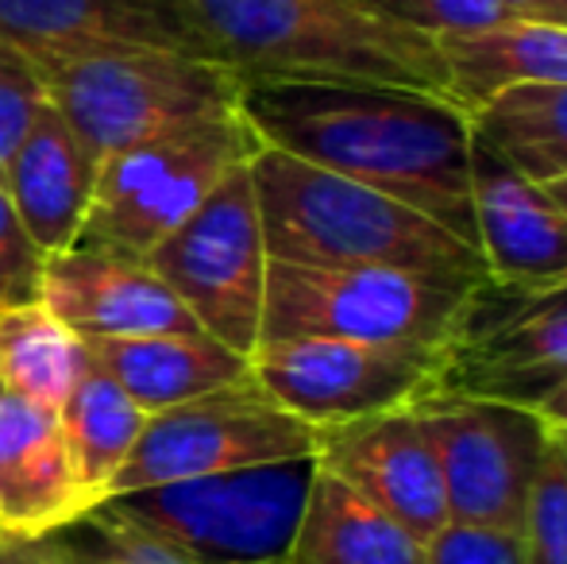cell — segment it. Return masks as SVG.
Returning a JSON list of instances; mask_svg holds the SVG:
<instances>
[{
  "mask_svg": "<svg viewBox=\"0 0 567 564\" xmlns=\"http://www.w3.org/2000/svg\"><path fill=\"white\" fill-rule=\"evenodd\" d=\"M147 264L209 337L251 356L262 329L270 264L251 163L228 171L220 186L151 248Z\"/></svg>",
  "mask_w": 567,
  "mask_h": 564,
  "instance_id": "cell-9",
  "label": "cell"
},
{
  "mask_svg": "<svg viewBox=\"0 0 567 564\" xmlns=\"http://www.w3.org/2000/svg\"><path fill=\"white\" fill-rule=\"evenodd\" d=\"M525 564H567V464L548 441V457L533 483L522 522Z\"/></svg>",
  "mask_w": 567,
  "mask_h": 564,
  "instance_id": "cell-27",
  "label": "cell"
},
{
  "mask_svg": "<svg viewBox=\"0 0 567 564\" xmlns=\"http://www.w3.org/2000/svg\"><path fill=\"white\" fill-rule=\"evenodd\" d=\"M560 28H567V12H564V20H560Z\"/></svg>",
  "mask_w": 567,
  "mask_h": 564,
  "instance_id": "cell-35",
  "label": "cell"
},
{
  "mask_svg": "<svg viewBox=\"0 0 567 564\" xmlns=\"http://www.w3.org/2000/svg\"><path fill=\"white\" fill-rule=\"evenodd\" d=\"M239 113L262 147L382 189L478 252L475 132L452 98L363 78H244Z\"/></svg>",
  "mask_w": 567,
  "mask_h": 564,
  "instance_id": "cell-1",
  "label": "cell"
},
{
  "mask_svg": "<svg viewBox=\"0 0 567 564\" xmlns=\"http://www.w3.org/2000/svg\"><path fill=\"white\" fill-rule=\"evenodd\" d=\"M82 511L59 410L0 383V526L43 537Z\"/></svg>",
  "mask_w": 567,
  "mask_h": 564,
  "instance_id": "cell-17",
  "label": "cell"
},
{
  "mask_svg": "<svg viewBox=\"0 0 567 564\" xmlns=\"http://www.w3.org/2000/svg\"><path fill=\"white\" fill-rule=\"evenodd\" d=\"M205 54L239 78H363L449 98L436 39L359 0H178Z\"/></svg>",
  "mask_w": 567,
  "mask_h": 564,
  "instance_id": "cell-3",
  "label": "cell"
},
{
  "mask_svg": "<svg viewBox=\"0 0 567 564\" xmlns=\"http://www.w3.org/2000/svg\"><path fill=\"white\" fill-rule=\"evenodd\" d=\"M262 143L239 109L178 124L101 158L97 189L78 244L147 259Z\"/></svg>",
  "mask_w": 567,
  "mask_h": 564,
  "instance_id": "cell-7",
  "label": "cell"
},
{
  "mask_svg": "<svg viewBox=\"0 0 567 564\" xmlns=\"http://www.w3.org/2000/svg\"><path fill=\"white\" fill-rule=\"evenodd\" d=\"M43 259L47 252L31 240L0 182V309L39 301V283H43Z\"/></svg>",
  "mask_w": 567,
  "mask_h": 564,
  "instance_id": "cell-29",
  "label": "cell"
},
{
  "mask_svg": "<svg viewBox=\"0 0 567 564\" xmlns=\"http://www.w3.org/2000/svg\"><path fill=\"white\" fill-rule=\"evenodd\" d=\"M567 383V283L478 279L441 345L436 391L537 410Z\"/></svg>",
  "mask_w": 567,
  "mask_h": 564,
  "instance_id": "cell-8",
  "label": "cell"
},
{
  "mask_svg": "<svg viewBox=\"0 0 567 564\" xmlns=\"http://www.w3.org/2000/svg\"><path fill=\"white\" fill-rule=\"evenodd\" d=\"M90 371L85 340L43 301L0 309V383L59 410Z\"/></svg>",
  "mask_w": 567,
  "mask_h": 564,
  "instance_id": "cell-24",
  "label": "cell"
},
{
  "mask_svg": "<svg viewBox=\"0 0 567 564\" xmlns=\"http://www.w3.org/2000/svg\"><path fill=\"white\" fill-rule=\"evenodd\" d=\"M537 414L545 418L548 425H567V383L556 394H548V399L540 402Z\"/></svg>",
  "mask_w": 567,
  "mask_h": 564,
  "instance_id": "cell-33",
  "label": "cell"
},
{
  "mask_svg": "<svg viewBox=\"0 0 567 564\" xmlns=\"http://www.w3.org/2000/svg\"><path fill=\"white\" fill-rule=\"evenodd\" d=\"M298 457H317V429L278 407L247 371L239 383L147 414L132 457L109 488V499Z\"/></svg>",
  "mask_w": 567,
  "mask_h": 564,
  "instance_id": "cell-10",
  "label": "cell"
},
{
  "mask_svg": "<svg viewBox=\"0 0 567 564\" xmlns=\"http://www.w3.org/2000/svg\"><path fill=\"white\" fill-rule=\"evenodd\" d=\"M317 457L231 468L101 499L189 564H286Z\"/></svg>",
  "mask_w": 567,
  "mask_h": 564,
  "instance_id": "cell-5",
  "label": "cell"
},
{
  "mask_svg": "<svg viewBox=\"0 0 567 564\" xmlns=\"http://www.w3.org/2000/svg\"><path fill=\"white\" fill-rule=\"evenodd\" d=\"M359 4L371 8L382 20L398 23V28L429 39L467 35V31L517 20L506 8V0H359Z\"/></svg>",
  "mask_w": 567,
  "mask_h": 564,
  "instance_id": "cell-26",
  "label": "cell"
},
{
  "mask_svg": "<svg viewBox=\"0 0 567 564\" xmlns=\"http://www.w3.org/2000/svg\"><path fill=\"white\" fill-rule=\"evenodd\" d=\"M317 464L429 542L449 519L441 464L417 407L317 429Z\"/></svg>",
  "mask_w": 567,
  "mask_h": 564,
  "instance_id": "cell-13",
  "label": "cell"
},
{
  "mask_svg": "<svg viewBox=\"0 0 567 564\" xmlns=\"http://www.w3.org/2000/svg\"><path fill=\"white\" fill-rule=\"evenodd\" d=\"M548 441H553V449L560 452V460L567 464V425H548Z\"/></svg>",
  "mask_w": 567,
  "mask_h": 564,
  "instance_id": "cell-34",
  "label": "cell"
},
{
  "mask_svg": "<svg viewBox=\"0 0 567 564\" xmlns=\"http://www.w3.org/2000/svg\"><path fill=\"white\" fill-rule=\"evenodd\" d=\"M251 186L270 259L313 267H405L471 279L486 275L483 256L421 209L298 155L259 147L251 155Z\"/></svg>",
  "mask_w": 567,
  "mask_h": 564,
  "instance_id": "cell-2",
  "label": "cell"
},
{
  "mask_svg": "<svg viewBox=\"0 0 567 564\" xmlns=\"http://www.w3.org/2000/svg\"><path fill=\"white\" fill-rule=\"evenodd\" d=\"M4 534H8V530H4V526H0V537H4Z\"/></svg>",
  "mask_w": 567,
  "mask_h": 564,
  "instance_id": "cell-36",
  "label": "cell"
},
{
  "mask_svg": "<svg viewBox=\"0 0 567 564\" xmlns=\"http://www.w3.org/2000/svg\"><path fill=\"white\" fill-rule=\"evenodd\" d=\"M47 105V85L31 59L0 35V174L12 158L16 143L31 129L35 113Z\"/></svg>",
  "mask_w": 567,
  "mask_h": 564,
  "instance_id": "cell-28",
  "label": "cell"
},
{
  "mask_svg": "<svg viewBox=\"0 0 567 564\" xmlns=\"http://www.w3.org/2000/svg\"><path fill=\"white\" fill-rule=\"evenodd\" d=\"M39 301L82 340L202 329L147 259L97 244L51 252L43 259Z\"/></svg>",
  "mask_w": 567,
  "mask_h": 564,
  "instance_id": "cell-14",
  "label": "cell"
},
{
  "mask_svg": "<svg viewBox=\"0 0 567 564\" xmlns=\"http://www.w3.org/2000/svg\"><path fill=\"white\" fill-rule=\"evenodd\" d=\"M0 35L31 62L113 47L209 59L178 0H0Z\"/></svg>",
  "mask_w": 567,
  "mask_h": 564,
  "instance_id": "cell-16",
  "label": "cell"
},
{
  "mask_svg": "<svg viewBox=\"0 0 567 564\" xmlns=\"http://www.w3.org/2000/svg\"><path fill=\"white\" fill-rule=\"evenodd\" d=\"M251 379L313 429L386 414L436 391L441 345H367L293 337L259 340L247 356Z\"/></svg>",
  "mask_w": 567,
  "mask_h": 564,
  "instance_id": "cell-11",
  "label": "cell"
},
{
  "mask_svg": "<svg viewBox=\"0 0 567 564\" xmlns=\"http://www.w3.org/2000/svg\"><path fill=\"white\" fill-rule=\"evenodd\" d=\"M85 352L105 376H113L147 414L247 379L244 352L220 345L209 332H155V337L85 340Z\"/></svg>",
  "mask_w": 567,
  "mask_h": 564,
  "instance_id": "cell-19",
  "label": "cell"
},
{
  "mask_svg": "<svg viewBox=\"0 0 567 564\" xmlns=\"http://www.w3.org/2000/svg\"><path fill=\"white\" fill-rule=\"evenodd\" d=\"M425 564H525V542L517 530L444 522L425 542Z\"/></svg>",
  "mask_w": 567,
  "mask_h": 564,
  "instance_id": "cell-30",
  "label": "cell"
},
{
  "mask_svg": "<svg viewBox=\"0 0 567 564\" xmlns=\"http://www.w3.org/2000/svg\"><path fill=\"white\" fill-rule=\"evenodd\" d=\"M475 283L471 275L405 267H313L270 259L259 340L329 337L367 345H444Z\"/></svg>",
  "mask_w": 567,
  "mask_h": 564,
  "instance_id": "cell-6",
  "label": "cell"
},
{
  "mask_svg": "<svg viewBox=\"0 0 567 564\" xmlns=\"http://www.w3.org/2000/svg\"><path fill=\"white\" fill-rule=\"evenodd\" d=\"M59 422L78 491L85 503L97 506L101 499H109L116 472L132 457L135 441L147 425V410L90 360V371L78 379L70 399L59 407Z\"/></svg>",
  "mask_w": 567,
  "mask_h": 564,
  "instance_id": "cell-22",
  "label": "cell"
},
{
  "mask_svg": "<svg viewBox=\"0 0 567 564\" xmlns=\"http://www.w3.org/2000/svg\"><path fill=\"white\" fill-rule=\"evenodd\" d=\"M506 8L517 16V20L560 23L567 12V0H506Z\"/></svg>",
  "mask_w": 567,
  "mask_h": 564,
  "instance_id": "cell-32",
  "label": "cell"
},
{
  "mask_svg": "<svg viewBox=\"0 0 567 564\" xmlns=\"http://www.w3.org/2000/svg\"><path fill=\"white\" fill-rule=\"evenodd\" d=\"M47 85V101L66 116L93 158L143 143L178 124L239 109L236 70L213 59L151 47L82 51L31 62Z\"/></svg>",
  "mask_w": 567,
  "mask_h": 564,
  "instance_id": "cell-4",
  "label": "cell"
},
{
  "mask_svg": "<svg viewBox=\"0 0 567 564\" xmlns=\"http://www.w3.org/2000/svg\"><path fill=\"white\" fill-rule=\"evenodd\" d=\"M39 542L47 545L54 564H189L174 545L109 511L105 503L62 522Z\"/></svg>",
  "mask_w": 567,
  "mask_h": 564,
  "instance_id": "cell-25",
  "label": "cell"
},
{
  "mask_svg": "<svg viewBox=\"0 0 567 564\" xmlns=\"http://www.w3.org/2000/svg\"><path fill=\"white\" fill-rule=\"evenodd\" d=\"M471 129L537 186L567 182V85L498 93L471 113Z\"/></svg>",
  "mask_w": 567,
  "mask_h": 564,
  "instance_id": "cell-23",
  "label": "cell"
},
{
  "mask_svg": "<svg viewBox=\"0 0 567 564\" xmlns=\"http://www.w3.org/2000/svg\"><path fill=\"white\" fill-rule=\"evenodd\" d=\"M449 70V98L463 113L522 85H567V28L540 20H506L467 35L436 39Z\"/></svg>",
  "mask_w": 567,
  "mask_h": 564,
  "instance_id": "cell-20",
  "label": "cell"
},
{
  "mask_svg": "<svg viewBox=\"0 0 567 564\" xmlns=\"http://www.w3.org/2000/svg\"><path fill=\"white\" fill-rule=\"evenodd\" d=\"M471 209L491 279L514 286L567 283V213L545 186L525 178L478 136L471 140Z\"/></svg>",
  "mask_w": 567,
  "mask_h": 564,
  "instance_id": "cell-15",
  "label": "cell"
},
{
  "mask_svg": "<svg viewBox=\"0 0 567 564\" xmlns=\"http://www.w3.org/2000/svg\"><path fill=\"white\" fill-rule=\"evenodd\" d=\"M0 564H54V557L39 537L4 534L0 537Z\"/></svg>",
  "mask_w": 567,
  "mask_h": 564,
  "instance_id": "cell-31",
  "label": "cell"
},
{
  "mask_svg": "<svg viewBox=\"0 0 567 564\" xmlns=\"http://www.w3.org/2000/svg\"><path fill=\"white\" fill-rule=\"evenodd\" d=\"M286 564H425V542L317 464Z\"/></svg>",
  "mask_w": 567,
  "mask_h": 564,
  "instance_id": "cell-21",
  "label": "cell"
},
{
  "mask_svg": "<svg viewBox=\"0 0 567 564\" xmlns=\"http://www.w3.org/2000/svg\"><path fill=\"white\" fill-rule=\"evenodd\" d=\"M97 158L47 101L8 158L4 182L31 240L51 256L78 244L97 189Z\"/></svg>",
  "mask_w": 567,
  "mask_h": 564,
  "instance_id": "cell-18",
  "label": "cell"
},
{
  "mask_svg": "<svg viewBox=\"0 0 567 564\" xmlns=\"http://www.w3.org/2000/svg\"><path fill=\"white\" fill-rule=\"evenodd\" d=\"M441 464L449 519L522 534L548 457V422L529 407L433 391L413 402Z\"/></svg>",
  "mask_w": 567,
  "mask_h": 564,
  "instance_id": "cell-12",
  "label": "cell"
}]
</instances>
